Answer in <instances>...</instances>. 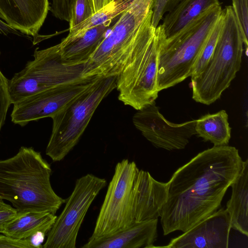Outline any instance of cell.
<instances>
[{
  "instance_id": "1",
  "label": "cell",
  "mask_w": 248,
  "mask_h": 248,
  "mask_svg": "<svg viewBox=\"0 0 248 248\" xmlns=\"http://www.w3.org/2000/svg\"><path fill=\"white\" fill-rule=\"evenodd\" d=\"M244 163L235 147L214 146L178 168L167 182L160 216L164 235L184 232L216 212Z\"/></svg>"
},
{
  "instance_id": "2",
  "label": "cell",
  "mask_w": 248,
  "mask_h": 248,
  "mask_svg": "<svg viewBox=\"0 0 248 248\" xmlns=\"http://www.w3.org/2000/svg\"><path fill=\"white\" fill-rule=\"evenodd\" d=\"M51 169L40 153L21 147L14 156L0 160V199L11 202L19 213H56L65 200L50 183Z\"/></svg>"
},
{
  "instance_id": "3",
  "label": "cell",
  "mask_w": 248,
  "mask_h": 248,
  "mask_svg": "<svg viewBox=\"0 0 248 248\" xmlns=\"http://www.w3.org/2000/svg\"><path fill=\"white\" fill-rule=\"evenodd\" d=\"M220 4L204 12L174 35L158 38L157 89L171 87L191 77L200 53L222 13Z\"/></svg>"
},
{
  "instance_id": "4",
  "label": "cell",
  "mask_w": 248,
  "mask_h": 248,
  "mask_svg": "<svg viewBox=\"0 0 248 248\" xmlns=\"http://www.w3.org/2000/svg\"><path fill=\"white\" fill-rule=\"evenodd\" d=\"M153 0H134L88 62L86 76H117L151 24Z\"/></svg>"
},
{
  "instance_id": "5",
  "label": "cell",
  "mask_w": 248,
  "mask_h": 248,
  "mask_svg": "<svg viewBox=\"0 0 248 248\" xmlns=\"http://www.w3.org/2000/svg\"><path fill=\"white\" fill-rule=\"evenodd\" d=\"M223 12V24L214 51L203 70L191 77L192 98L209 105L218 99L241 67L244 42L232 6Z\"/></svg>"
},
{
  "instance_id": "6",
  "label": "cell",
  "mask_w": 248,
  "mask_h": 248,
  "mask_svg": "<svg viewBox=\"0 0 248 248\" xmlns=\"http://www.w3.org/2000/svg\"><path fill=\"white\" fill-rule=\"evenodd\" d=\"M117 76H101L86 91L53 116L46 153L53 161L63 160L78 143L102 101L116 87Z\"/></svg>"
},
{
  "instance_id": "7",
  "label": "cell",
  "mask_w": 248,
  "mask_h": 248,
  "mask_svg": "<svg viewBox=\"0 0 248 248\" xmlns=\"http://www.w3.org/2000/svg\"><path fill=\"white\" fill-rule=\"evenodd\" d=\"M158 38L152 24L117 76L118 99L137 110L155 102L158 94Z\"/></svg>"
},
{
  "instance_id": "8",
  "label": "cell",
  "mask_w": 248,
  "mask_h": 248,
  "mask_svg": "<svg viewBox=\"0 0 248 248\" xmlns=\"http://www.w3.org/2000/svg\"><path fill=\"white\" fill-rule=\"evenodd\" d=\"M33 56V60L9 80L13 104L36 93L89 77L85 75V63L68 65L62 62L59 44L44 49L37 47Z\"/></svg>"
},
{
  "instance_id": "9",
  "label": "cell",
  "mask_w": 248,
  "mask_h": 248,
  "mask_svg": "<svg viewBox=\"0 0 248 248\" xmlns=\"http://www.w3.org/2000/svg\"><path fill=\"white\" fill-rule=\"evenodd\" d=\"M139 169L124 159L116 165L90 238L107 237L132 225V197Z\"/></svg>"
},
{
  "instance_id": "10",
  "label": "cell",
  "mask_w": 248,
  "mask_h": 248,
  "mask_svg": "<svg viewBox=\"0 0 248 248\" xmlns=\"http://www.w3.org/2000/svg\"><path fill=\"white\" fill-rule=\"evenodd\" d=\"M107 184V181L92 174L78 179L65 206L57 217L44 248H76L78 235L93 201Z\"/></svg>"
},
{
  "instance_id": "11",
  "label": "cell",
  "mask_w": 248,
  "mask_h": 248,
  "mask_svg": "<svg viewBox=\"0 0 248 248\" xmlns=\"http://www.w3.org/2000/svg\"><path fill=\"white\" fill-rule=\"evenodd\" d=\"M101 76H91L29 95L14 103L13 123L24 126L29 122L51 118L91 87Z\"/></svg>"
},
{
  "instance_id": "12",
  "label": "cell",
  "mask_w": 248,
  "mask_h": 248,
  "mask_svg": "<svg viewBox=\"0 0 248 248\" xmlns=\"http://www.w3.org/2000/svg\"><path fill=\"white\" fill-rule=\"evenodd\" d=\"M133 123L136 128L154 146L168 151L184 149L196 134V120L175 124L160 113L155 102L137 110Z\"/></svg>"
},
{
  "instance_id": "13",
  "label": "cell",
  "mask_w": 248,
  "mask_h": 248,
  "mask_svg": "<svg viewBox=\"0 0 248 248\" xmlns=\"http://www.w3.org/2000/svg\"><path fill=\"white\" fill-rule=\"evenodd\" d=\"M231 229V217L227 210L220 209L163 247L227 248Z\"/></svg>"
},
{
  "instance_id": "14",
  "label": "cell",
  "mask_w": 248,
  "mask_h": 248,
  "mask_svg": "<svg viewBox=\"0 0 248 248\" xmlns=\"http://www.w3.org/2000/svg\"><path fill=\"white\" fill-rule=\"evenodd\" d=\"M168 197V183L155 180L148 171L138 170L132 190L133 223L158 219Z\"/></svg>"
},
{
  "instance_id": "15",
  "label": "cell",
  "mask_w": 248,
  "mask_h": 248,
  "mask_svg": "<svg viewBox=\"0 0 248 248\" xmlns=\"http://www.w3.org/2000/svg\"><path fill=\"white\" fill-rule=\"evenodd\" d=\"M50 9L48 0H0V19L28 36L33 44L39 41V31Z\"/></svg>"
},
{
  "instance_id": "16",
  "label": "cell",
  "mask_w": 248,
  "mask_h": 248,
  "mask_svg": "<svg viewBox=\"0 0 248 248\" xmlns=\"http://www.w3.org/2000/svg\"><path fill=\"white\" fill-rule=\"evenodd\" d=\"M158 219L134 223L109 236L89 238L82 248H155L157 237Z\"/></svg>"
},
{
  "instance_id": "17",
  "label": "cell",
  "mask_w": 248,
  "mask_h": 248,
  "mask_svg": "<svg viewBox=\"0 0 248 248\" xmlns=\"http://www.w3.org/2000/svg\"><path fill=\"white\" fill-rule=\"evenodd\" d=\"M117 18L89 28L73 38H63L59 44L62 62L68 65L86 63L114 24L111 25L112 23Z\"/></svg>"
},
{
  "instance_id": "18",
  "label": "cell",
  "mask_w": 248,
  "mask_h": 248,
  "mask_svg": "<svg viewBox=\"0 0 248 248\" xmlns=\"http://www.w3.org/2000/svg\"><path fill=\"white\" fill-rule=\"evenodd\" d=\"M218 0H183L168 13L157 28L165 38L177 33L211 8L219 5Z\"/></svg>"
},
{
  "instance_id": "19",
  "label": "cell",
  "mask_w": 248,
  "mask_h": 248,
  "mask_svg": "<svg viewBox=\"0 0 248 248\" xmlns=\"http://www.w3.org/2000/svg\"><path fill=\"white\" fill-rule=\"evenodd\" d=\"M232 195L226 204L231 228L248 235V160L244 161L242 171L231 185Z\"/></svg>"
},
{
  "instance_id": "20",
  "label": "cell",
  "mask_w": 248,
  "mask_h": 248,
  "mask_svg": "<svg viewBox=\"0 0 248 248\" xmlns=\"http://www.w3.org/2000/svg\"><path fill=\"white\" fill-rule=\"evenodd\" d=\"M57 216L48 212L32 211L19 213L8 223L3 234L24 239L39 233L47 234L53 225Z\"/></svg>"
},
{
  "instance_id": "21",
  "label": "cell",
  "mask_w": 248,
  "mask_h": 248,
  "mask_svg": "<svg viewBox=\"0 0 248 248\" xmlns=\"http://www.w3.org/2000/svg\"><path fill=\"white\" fill-rule=\"evenodd\" d=\"M195 129L199 137L215 146L228 145L231 138V128L224 110L206 114L196 120Z\"/></svg>"
},
{
  "instance_id": "22",
  "label": "cell",
  "mask_w": 248,
  "mask_h": 248,
  "mask_svg": "<svg viewBox=\"0 0 248 248\" xmlns=\"http://www.w3.org/2000/svg\"><path fill=\"white\" fill-rule=\"evenodd\" d=\"M133 0H112L90 17L70 29L69 33L66 38H73L89 28L118 18L130 6Z\"/></svg>"
},
{
  "instance_id": "23",
  "label": "cell",
  "mask_w": 248,
  "mask_h": 248,
  "mask_svg": "<svg viewBox=\"0 0 248 248\" xmlns=\"http://www.w3.org/2000/svg\"><path fill=\"white\" fill-rule=\"evenodd\" d=\"M223 24V12L206 40L197 60L191 77L198 75L204 68L214 51Z\"/></svg>"
},
{
  "instance_id": "24",
  "label": "cell",
  "mask_w": 248,
  "mask_h": 248,
  "mask_svg": "<svg viewBox=\"0 0 248 248\" xmlns=\"http://www.w3.org/2000/svg\"><path fill=\"white\" fill-rule=\"evenodd\" d=\"M93 14L92 0H75L69 21V29L86 20Z\"/></svg>"
},
{
  "instance_id": "25",
  "label": "cell",
  "mask_w": 248,
  "mask_h": 248,
  "mask_svg": "<svg viewBox=\"0 0 248 248\" xmlns=\"http://www.w3.org/2000/svg\"><path fill=\"white\" fill-rule=\"evenodd\" d=\"M232 8L242 35L244 45L248 50V0H232Z\"/></svg>"
},
{
  "instance_id": "26",
  "label": "cell",
  "mask_w": 248,
  "mask_h": 248,
  "mask_svg": "<svg viewBox=\"0 0 248 248\" xmlns=\"http://www.w3.org/2000/svg\"><path fill=\"white\" fill-rule=\"evenodd\" d=\"M183 0H153L151 24L156 28L164 15L173 10Z\"/></svg>"
},
{
  "instance_id": "27",
  "label": "cell",
  "mask_w": 248,
  "mask_h": 248,
  "mask_svg": "<svg viewBox=\"0 0 248 248\" xmlns=\"http://www.w3.org/2000/svg\"><path fill=\"white\" fill-rule=\"evenodd\" d=\"M11 104L12 102L9 89V80L0 70V130L5 123L7 113Z\"/></svg>"
},
{
  "instance_id": "28",
  "label": "cell",
  "mask_w": 248,
  "mask_h": 248,
  "mask_svg": "<svg viewBox=\"0 0 248 248\" xmlns=\"http://www.w3.org/2000/svg\"><path fill=\"white\" fill-rule=\"evenodd\" d=\"M75 0H52L49 11L56 18L69 22Z\"/></svg>"
},
{
  "instance_id": "29",
  "label": "cell",
  "mask_w": 248,
  "mask_h": 248,
  "mask_svg": "<svg viewBox=\"0 0 248 248\" xmlns=\"http://www.w3.org/2000/svg\"><path fill=\"white\" fill-rule=\"evenodd\" d=\"M18 211L15 208L7 204L3 200L0 199V233H2L7 224L18 215Z\"/></svg>"
},
{
  "instance_id": "30",
  "label": "cell",
  "mask_w": 248,
  "mask_h": 248,
  "mask_svg": "<svg viewBox=\"0 0 248 248\" xmlns=\"http://www.w3.org/2000/svg\"><path fill=\"white\" fill-rule=\"evenodd\" d=\"M35 248L31 238L17 239L5 234L0 235V248Z\"/></svg>"
},
{
  "instance_id": "31",
  "label": "cell",
  "mask_w": 248,
  "mask_h": 248,
  "mask_svg": "<svg viewBox=\"0 0 248 248\" xmlns=\"http://www.w3.org/2000/svg\"><path fill=\"white\" fill-rule=\"evenodd\" d=\"M10 34H13L20 36L29 37L22 33L19 31L13 28L0 19V35L7 36Z\"/></svg>"
},
{
  "instance_id": "32",
  "label": "cell",
  "mask_w": 248,
  "mask_h": 248,
  "mask_svg": "<svg viewBox=\"0 0 248 248\" xmlns=\"http://www.w3.org/2000/svg\"><path fill=\"white\" fill-rule=\"evenodd\" d=\"M112 0H92L93 13L97 12Z\"/></svg>"
}]
</instances>
